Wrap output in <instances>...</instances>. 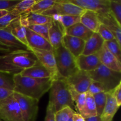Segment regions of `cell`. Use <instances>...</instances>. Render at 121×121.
Wrapping results in <instances>:
<instances>
[{
  "label": "cell",
  "instance_id": "f1b7e54d",
  "mask_svg": "<svg viewBox=\"0 0 121 121\" xmlns=\"http://www.w3.org/2000/svg\"><path fill=\"white\" fill-rule=\"evenodd\" d=\"M53 0H40L36 1L30 9V12L41 14L47 9L52 8L55 4Z\"/></svg>",
  "mask_w": 121,
  "mask_h": 121
},
{
  "label": "cell",
  "instance_id": "3957f363",
  "mask_svg": "<svg viewBox=\"0 0 121 121\" xmlns=\"http://www.w3.org/2000/svg\"><path fill=\"white\" fill-rule=\"evenodd\" d=\"M49 91L48 102L53 105L56 112L65 107L72 109L75 108L66 79L60 77L53 79Z\"/></svg>",
  "mask_w": 121,
  "mask_h": 121
},
{
  "label": "cell",
  "instance_id": "2e32d148",
  "mask_svg": "<svg viewBox=\"0 0 121 121\" xmlns=\"http://www.w3.org/2000/svg\"><path fill=\"white\" fill-rule=\"evenodd\" d=\"M76 61L79 70L87 72L95 70L102 65L97 53L89 56L81 54L76 58Z\"/></svg>",
  "mask_w": 121,
  "mask_h": 121
},
{
  "label": "cell",
  "instance_id": "4fadbf2b",
  "mask_svg": "<svg viewBox=\"0 0 121 121\" xmlns=\"http://www.w3.org/2000/svg\"><path fill=\"white\" fill-rule=\"evenodd\" d=\"M24 27L26 39L28 47L30 48H37L44 50L53 51V48L49 41L39 35L37 33L30 30L27 27Z\"/></svg>",
  "mask_w": 121,
  "mask_h": 121
},
{
  "label": "cell",
  "instance_id": "7402d4cb",
  "mask_svg": "<svg viewBox=\"0 0 121 121\" xmlns=\"http://www.w3.org/2000/svg\"><path fill=\"white\" fill-rule=\"evenodd\" d=\"M107 100L102 114L100 115V121H113V117L118 111L119 106L117 105L115 99L111 92H108Z\"/></svg>",
  "mask_w": 121,
  "mask_h": 121
},
{
  "label": "cell",
  "instance_id": "5b68a950",
  "mask_svg": "<svg viewBox=\"0 0 121 121\" xmlns=\"http://www.w3.org/2000/svg\"><path fill=\"white\" fill-rule=\"evenodd\" d=\"M89 73L92 80L102 84L106 93L112 91L121 83V73L112 70L102 65Z\"/></svg>",
  "mask_w": 121,
  "mask_h": 121
},
{
  "label": "cell",
  "instance_id": "30bf717a",
  "mask_svg": "<svg viewBox=\"0 0 121 121\" xmlns=\"http://www.w3.org/2000/svg\"><path fill=\"white\" fill-rule=\"evenodd\" d=\"M85 10L95 12L98 15L110 13L109 0H67Z\"/></svg>",
  "mask_w": 121,
  "mask_h": 121
},
{
  "label": "cell",
  "instance_id": "8fae6325",
  "mask_svg": "<svg viewBox=\"0 0 121 121\" xmlns=\"http://www.w3.org/2000/svg\"><path fill=\"white\" fill-rule=\"evenodd\" d=\"M30 51L34 54L37 61L52 73L54 78L58 77L53 51L34 48H30Z\"/></svg>",
  "mask_w": 121,
  "mask_h": 121
},
{
  "label": "cell",
  "instance_id": "44dd1931",
  "mask_svg": "<svg viewBox=\"0 0 121 121\" xmlns=\"http://www.w3.org/2000/svg\"><path fill=\"white\" fill-rule=\"evenodd\" d=\"M98 15L101 24H103L108 27L119 44L121 46V26L118 24V22L111 15V13Z\"/></svg>",
  "mask_w": 121,
  "mask_h": 121
},
{
  "label": "cell",
  "instance_id": "d4e9b609",
  "mask_svg": "<svg viewBox=\"0 0 121 121\" xmlns=\"http://www.w3.org/2000/svg\"><path fill=\"white\" fill-rule=\"evenodd\" d=\"M5 28H7L19 41L28 46L24 31V27L22 26L21 23L20 16L12 21L9 26Z\"/></svg>",
  "mask_w": 121,
  "mask_h": 121
},
{
  "label": "cell",
  "instance_id": "f35d334b",
  "mask_svg": "<svg viewBox=\"0 0 121 121\" xmlns=\"http://www.w3.org/2000/svg\"><path fill=\"white\" fill-rule=\"evenodd\" d=\"M20 1V0H0V10L11 11Z\"/></svg>",
  "mask_w": 121,
  "mask_h": 121
},
{
  "label": "cell",
  "instance_id": "ab89813d",
  "mask_svg": "<svg viewBox=\"0 0 121 121\" xmlns=\"http://www.w3.org/2000/svg\"><path fill=\"white\" fill-rule=\"evenodd\" d=\"M98 33L104 39L105 41H109V40H111L115 39L111 31L108 28V27L106 26H105L103 24H100L99 29H98Z\"/></svg>",
  "mask_w": 121,
  "mask_h": 121
},
{
  "label": "cell",
  "instance_id": "e575fe53",
  "mask_svg": "<svg viewBox=\"0 0 121 121\" xmlns=\"http://www.w3.org/2000/svg\"><path fill=\"white\" fill-rule=\"evenodd\" d=\"M0 87L14 91V83L13 76L0 72Z\"/></svg>",
  "mask_w": 121,
  "mask_h": 121
},
{
  "label": "cell",
  "instance_id": "9a60e30c",
  "mask_svg": "<svg viewBox=\"0 0 121 121\" xmlns=\"http://www.w3.org/2000/svg\"><path fill=\"white\" fill-rule=\"evenodd\" d=\"M85 41L75 37L65 34L62 41V46L75 58L82 54Z\"/></svg>",
  "mask_w": 121,
  "mask_h": 121
},
{
  "label": "cell",
  "instance_id": "8d00e7d4",
  "mask_svg": "<svg viewBox=\"0 0 121 121\" xmlns=\"http://www.w3.org/2000/svg\"><path fill=\"white\" fill-rule=\"evenodd\" d=\"M20 16V15L15 13L13 9L11 11L8 12V14L0 18V29L5 28L6 27L9 26L12 21Z\"/></svg>",
  "mask_w": 121,
  "mask_h": 121
},
{
  "label": "cell",
  "instance_id": "ee69618b",
  "mask_svg": "<svg viewBox=\"0 0 121 121\" xmlns=\"http://www.w3.org/2000/svg\"><path fill=\"white\" fill-rule=\"evenodd\" d=\"M73 121H85V119L80 114L74 112L72 116Z\"/></svg>",
  "mask_w": 121,
  "mask_h": 121
},
{
  "label": "cell",
  "instance_id": "7c38bea8",
  "mask_svg": "<svg viewBox=\"0 0 121 121\" xmlns=\"http://www.w3.org/2000/svg\"><path fill=\"white\" fill-rule=\"evenodd\" d=\"M66 79L69 85L79 93H86L92 80L89 72L79 70Z\"/></svg>",
  "mask_w": 121,
  "mask_h": 121
},
{
  "label": "cell",
  "instance_id": "4316f807",
  "mask_svg": "<svg viewBox=\"0 0 121 121\" xmlns=\"http://www.w3.org/2000/svg\"><path fill=\"white\" fill-rule=\"evenodd\" d=\"M69 87L74 107L76 108L78 112H80L86 102V93H79L70 85H69Z\"/></svg>",
  "mask_w": 121,
  "mask_h": 121
},
{
  "label": "cell",
  "instance_id": "f546056e",
  "mask_svg": "<svg viewBox=\"0 0 121 121\" xmlns=\"http://www.w3.org/2000/svg\"><path fill=\"white\" fill-rule=\"evenodd\" d=\"M109 7L111 15L121 26V1L109 0Z\"/></svg>",
  "mask_w": 121,
  "mask_h": 121
},
{
  "label": "cell",
  "instance_id": "c3c4849f",
  "mask_svg": "<svg viewBox=\"0 0 121 121\" xmlns=\"http://www.w3.org/2000/svg\"><path fill=\"white\" fill-rule=\"evenodd\" d=\"M0 121H1V119H0Z\"/></svg>",
  "mask_w": 121,
  "mask_h": 121
},
{
  "label": "cell",
  "instance_id": "d6a6232c",
  "mask_svg": "<svg viewBox=\"0 0 121 121\" xmlns=\"http://www.w3.org/2000/svg\"><path fill=\"white\" fill-rule=\"evenodd\" d=\"M36 0H24L21 1L13 9L19 15L30 12V9Z\"/></svg>",
  "mask_w": 121,
  "mask_h": 121
},
{
  "label": "cell",
  "instance_id": "52a82bcc",
  "mask_svg": "<svg viewBox=\"0 0 121 121\" xmlns=\"http://www.w3.org/2000/svg\"><path fill=\"white\" fill-rule=\"evenodd\" d=\"M13 96L18 104L24 121H35L39 111V100L14 92Z\"/></svg>",
  "mask_w": 121,
  "mask_h": 121
},
{
  "label": "cell",
  "instance_id": "83f0119b",
  "mask_svg": "<svg viewBox=\"0 0 121 121\" xmlns=\"http://www.w3.org/2000/svg\"><path fill=\"white\" fill-rule=\"evenodd\" d=\"M53 20L59 21L66 29L75 24L80 22V16L75 15H54L52 17Z\"/></svg>",
  "mask_w": 121,
  "mask_h": 121
},
{
  "label": "cell",
  "instance_id": "ac0fdd59",
  "mask_svg": "<svg viewBox=\"0 0 121 121\" xmlns=\"http://www.w3.org/2000/svg\"><path fill=\"white\" fill-rule=\"evenodd\" d=\"M53 20L52 17L29 12L20 15V21L23 27L33 25H41L50 23Z\"/></svg>",
  "mask_w": 121,
  "mask_h": 121
},
{
  "label": "cell",
  "instance_id": "8992f818",
  "mask_svg": "<svg viewBox=\"0 0 121 121\" xmlns=\"http://www.w3.org/2000/svg\"><path fill=\"white\" fill-rule=\"evenodd\" d=\"M0 119L2 121H24L18 104L13 93L0 100Z\"/></svg>",
  "mask_w": 121,
  "mask_h": 121
},
{
  "label": "cell",
  "instance_id": "836d02e7",
  "mask_svg": "<svg viewBox=\"0 0 121 121\" xmlns=\"http://www.w3.org/2000/svg\"><path fill=\"white\" fill-rule=\"evenodd\" d=\"M51 22L45 24L28 26L27 27L31 31H34V33H37L39 35H41V37H44L48 41H49V39H48V30H49V28L50 27Z\"/></svg>",
  "mask_w": 121,
  "mask_h": 121
},
{
  "label": "cell",
  "instance_id": "d590c367",
  "mask_svg": "<svg viewBox=\"0 0 121 121\" xmlns=\"http://www.w3.org/2000/svg\"><path fill=\"white\" fill-rule=\"evenodd\" d=\"M74 111L70 107H65L55 113L56 121H67L73 115Z\"/></svg>",
  "mask_w": 121,
  "mask_h": 121
},
{
  "label": "cell",
  "instance_id": "d6986e66",
  "mask_svg": "<svg viewBox=\"0 0 121 121\" xmlns=\"http://www.w3.org/2000/svg\"><path fill=\"white\" fill-rule=\"evenodd\" d=\"M105 41L98 33H93L91 37L85 41V47L82 54L92 55L98 53L104 45Z\"/></svg>",
  "mask_w": 121,
  "mask_h": 121
},
{
  "label": "cell",
  "instance_id": "7a4b0ae2",
  "mask_svg": "<svg viewBox=\"0 0 121 121\" xmlns=\"http://www.w3.org/2000/svg\"><path fill=\"white\" fill-rule=\"evenodd\" d=\"M14 92L39 100L50 90L53 78L36 79L22 76L21 74L13 76Z\"/></svg>",
  "mask_w": 121,
  "mask_h": 121
},
{
  "label": "cell",
  "instance_id": "cb8c5ba5",
  "mask_svg": "<svg viewBox=\"0 0 121 121\" xmlns=\"http://www.w3.org/2000/svg\"><path fill=\"white\" fill-rule=\"evenodd\" d=\"M93 32L85 27L81 22H78L65 29V34L75 37L87 41L93 34Z\"/></svg>",
  "mask_w": 121,
  "mask_h": 121
},
{
  "label": "cell",
  "instance_id": "4dcf8cb0",
  "mask_svg": "<svg viewBox=\"0 0 121 121\" xmlns=\"http://www.w3.org/2000/svg\"><path fill=\"white\" fill-rule=\"evenodd\" d=\"M95 104L96 105V112L98 116H100L105 108L107 100V93L106 92H101L93 95Z\"/></svg>",
  "mask_w": 121,
  "mask_h": 121
},
{
  "label": "cell",
  "instance_id": "74e56055",
  "mask_svg": "<svg viewBox=\"0 0 121 121\" xmlns=\"http://www.w3.org/2000/svg\"><path fill=\"white\" fill-rule=\"evenodd\" d=\"M104 92H105V91L102 84L100 83L99 82L94 81V80H92L87 89V92L91 93L92 95H94Z\"/></svg>",
  "mask_w": 121,
  "mask_h": 121
},
{
  "label": "cell",
  "instance_id": "60d3db41",
  "mask_svg": "<svg viewBox=\"0 0 121 121\" xmlns=\"http://www.w3.org/2000/svg\"><path fill=\"white\" fill-rule=\"evenodd\" d=\"M55 111L53 105L48 102L46 109V115L44 121H55Z\"/></svg>",
  "mask_w": 121,
  "mask_h": 121
},
{
  "label": "cell",
  "instance_id": "ffe728a7",
  "mask_svg": "<svg viewBox=\"0 0 121 121\" xmlns=\"http://www.w3.org/2000/svg\"><path fill=\"white\" fill-rule=\"evenodd\" d=\"M22 76L30 77L36 79H46V78H53L54 76L50 72L43 66L39 61L36 63L32 67L27 68L20 73Z\"/></svg>",
  "mask_w": 121,
  "mask_h": 121
},
{
  "label": "cell",
  "instance_id": "7bdbcfd3",
  "mask_svg": "<svg viewBox=\"0 0 121 121\" xmlns=\"http://www.w3.org/2000/svg\"><path fill=\"white\" fill-rule=\"evenodd\" d=\"M13 91L0 87V100L9 97L13 95Z\"/></svg>",
  "mask_w": 121,
  "mask_h": 121
},
{
  "label": "cell",
  "instance_id": "b9f144b4",
  "mask_svg": "<svg viewBox=\"0 0 121 121\" xmlns=\"http://www.w3.org/2000/svg\"><path fill=\"white\" fill-rule=\"evenodd\" d=\"M112 96L115 99L118 106L120 107L121 105V83L118 85L115 88L111 91Z\"/></svg>",
  "mask_w": 121,
  "mask_h": 121
},
{
  "label": "cell",
  "instance_id": "277c9868",
  "mask_svg": "<svg viewBox=\"0 0 121 121\" xmlns=\"http://www.w3.org/2000/svg\"><path fill=\"white\" fill-rule=\"evenodd\" d=\"M58 77L67 79L79 70L76 58L63 46L53 50Z\"/></svg>",
  "mask_w": 121,
  "mask_h": 121
},
{
  "label": "cell",
  "instance_id": "484cf974",
  "mask_svg": "<svg viewBox=\"0 0 121 121\" xmlns=\"http://www.w3.org/2000/svg\"><path fill=\"white\" fill-rule=\"evenodd\" d=\"M79 114L82 116L84 119L98 116L93 95L89 92H86V102L84 106L82 109Z\"/></svg>",
  "mask_w": 121,
  "mask_h": 121
},
{
  "label": "cell",
  "instance_id": "9c48e42d",
  "mask_svg": "<svg viewBox=\"0 0 121 121\" xmlns=\"http://www.w3.org/2000/svg\"><path fill=\"white\" fill-rule=\"evenodd\" d=\"M0 50L8 53L16 51H30V48L16 39L7 28H4L0 29Z\"/></svg>",
  "mask_w": 121,
  "mask_h": 121
},
{
  "label": "cell",
  "instance_id": "1f68e13d",
  "mask_svg": "<svg viewBox=\"0 0 121 121\" xmlns=\"http://www.w3.org/2000/svg\"><path fill=\"white\" fill-rule=\"evenodd\" d=\"M104 45L106 47L109 51L121 62V46L119 44L118 41L115 39H113L111 40L106 41L104 42Z\"/></svg>",
  "mask_w": 121,
  "mask_h": 121
},
{
  "label": "cell",
  "instance_id": "e0dca14e",
  "mask_svg": "<svg viewBox=\"0 0 121 121\" xmlns=\"http://www.w3.org/2000/svg\"><path fill=\"white\" fill-rule=\"evenodd\" d=\"M97 54L102 65L112 70L121 73V62L118 61L105 45L103 46Z\"/></svg>",
  "mask_w": 121,
  "mask_h": 121
},
{
  "label": "cell",
  "instance_id": "bcb514c9",
  "mask_svg": "<svg viewBox=\"0 0 121 121\" xmlns=\"http://www.w3.org/2000/svg\"><path fill=\"white\" fill-rule=\"evenodd\" d=\"M8 13V11L5 10H0V18H1L2 17L4 16L5 15L7 14Z\"/></svg>",
  "mask_w": 121,
  "mask_h": 121
},
{
  "label": "cell",
  "instance_id": "ba28073f",
  "mask_svg": "<svg viewBox=\"0 0 121 121\" xmlns=\"http://www.w3.org/2000/svg\"><path fill=\"white\" fill-rule=\"evenodd\" d=\"M85 9L69 2L67 0H56L54 5L43 13V15L53 17L54 15H75L81 16Z\"/></svg>",
  "mask_w": 121,
  "mask_h": 121
},
{
  "label": "cell",
  "instance_id": "603a6c76",
  "mask_svg": "<svg viewBox=\"0 0 121 121\" xmlns=\"http://www.w3.org/2000/svg\"><path fill=\"white\" fill-rule=\"evenodd\" d=\"M80 22L93 33H98L100 22L99 15L95 12L85 10L80 16Z\"/></svg>",
  "mask_w": 121,
  "mask_h": 121
},
{
  "label": "cell",
  "instance_id": "6da1fadb",
  "mask_svg": "<svg viewBox=\"0 0 121 121\" xmlns=\"http://www.w3.org/2000/svg\"><path fill=\"white\" fill-rule=\"evenodd\" d=\"M30 51H16L0 56V72L11 75H17L37 62Z\"/></svg>",
  "mask_w": 121,
  "mask_h": 121
},
{
  "label": "cell",
  "instance_id": "5bb4252c",
  "mask_svg": "<svg viewBox=\"0 0 121 121\" xmlns=\"http://www.w3.org/2000/svg\"><path fill=\"white\" fill-rule=\"evenodd\" d=\"M65 35V28L56 20H53L48 30V39L53 50L62 46V41Z\"/></svg>",
  "mask_w": 121,
  "mask_h": 121
},
{
  "label": "cell",
  "instance_id": "7dc6e473",
  "mask_svg": "<svg viewBox=\"0 0 121 121\" xmlns=\"http://www.w3.org/2000/svg\"><path fill=\"white\" fill-rule=\"evenodd\" d=\"M72 116H73V115H72ZM72 116L70 117V118H69V120L67 121H73V118H72Z\"/></svg>",
  "mask_w": 121,
  "mask_h": 121
},
{
  "label": "cell",
  "instance_id": "f6af8a7d",
  "mask_svg": "<svg viewBox=\"0 0 121 121\" xmlns=\"http://www.w3.org/2000/svg\"><path fill=\"white\" fill-rule=\"evenodd\" d=\"M85 121H100V116H96V117L85 119Z\"/></svg>",
  "mask_w": 121,
  "mask_h": 121
}]
</instances>
